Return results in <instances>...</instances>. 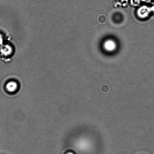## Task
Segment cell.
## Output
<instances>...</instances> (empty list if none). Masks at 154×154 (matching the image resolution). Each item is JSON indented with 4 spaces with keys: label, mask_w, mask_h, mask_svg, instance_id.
Here are the masks:
<instances>
[{
    "label": "cell",
    "mask_w": 154,
    "mask_h": 154,
    "mask_svg": "<svg viewBox=\"0 0 154 154\" xmlns=\"http://www.w3.org/2000/svg\"><path fill=\"white\" fill-rule=\"evenodd\" d=\"M17 88V85L14 82H10L8 83L6 85V88L8 91L10 92H13L16 91Z\"/></svg>",
    "instance_id": "obj_3"
},
{
    "label": "cell",
    "mask_w": 154,
    "mask_h": 154,
    "mask_svg": "<svg viewBox=\"0 0 154 154\" xmlns=\"http://www.w3.org/2000/svg\"><path fill=\"white\" fill-rule=\"evenodd\" d=\"M3 42V39L2 36L0 34V45H2Z\"/></svg>",
    "instance_id": "obj_5"
},
{
    "label": "cell",
    "mask_w": 154,
    "mask_h": 154,
    "mask_svg": "<svg viewBox=\"0 0 154 154\" xmlns=\"http://www.w3.org/2000/svg\"><path fill=\"white\" fill-rule=\"evenodd\" d=\"M0 51L3 55L7 56L11 53L12 49L8 45H2L0 48Z\"/></svg>",
    "instance_id": "obj_2"
},
{
    "label": "cell",
    "mask_w": 154,
    "mask_h": 154,
    "mask_svg": "<svg viewBox=\"0 0 154 154\" xmlns=\"http://www.w3.org/2000/svg\"><path fill=\"white\" fill-rule=\"evenodd\" d=\"M105 47L106 49L108 50H112L115 48V44L114 43L111 41L108 42H106L105 45Z\"/></svg>",
    "instance_id": "obj_4"
},
{
    "label": "cell",
    "mask_w": 154,
    "mask_h": 154,
    "mask_svg": "<svg viewBox=\"0 0 154 154\" xmlns=\"http://www.w3.org/2000/svg\"><path fill=\"white\" fill-rule=\"evenodd\" d=\"M96 20L99 25H104L106 24L108 22V18L107 15L105 14L101 13L98 15Z\"/></svg>",
    "instance_id": "obj_1"
},
{
    "label": "cell",
    "mask_w": 154,
    "mask_h": 154,
    "mask_svg": "<svg viewBox=\"0 0 154 154\" xmlns=\"http://www.w3.org/2000/svg\"><path fill=\"white\" fill-rule=\"evenodd\" d=\"M67 154H74L72 153H71V152H70V153H68Z\"/></svg>",
    "instance_id": "obj_6"
}]
</instances>
